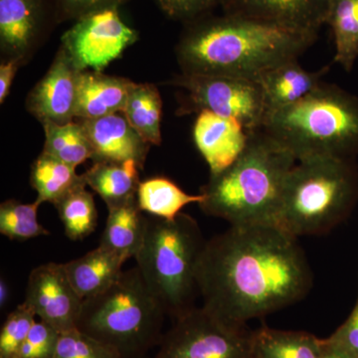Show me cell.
<instances>
[{
  "label": "cell",
  "mask_w": 358,
  "mask_h": 358,
  "mask_svg": "<svg viewBox=\"0 0 358 358\" xmlns=\"http://www.w3.org/2000/svg\"><path fill=\"white\" fill-rule=\"evenodd\" d=\"M202 308L246 324L307 296L313 274L296 238L272 224L230 226L206 241L196 272Z\"/></svg>",
  "instance_id": "6da1fadb"
},
{
  "label": "cell",
  "mask_w": 358,
  "mask_h": 358,
  "mask_svg": "<svg viewBox=\"0 0 358 358\" xmlns=\"http://www.w3.org/2000/svg\"><path fill=\"white\" fill-rule=\"evenodd\" d=\"M176 47L181 73L258 81L267 71L298 60L317 35L242 16H203L185 24Z\"/></svg>",
  "instance_id": "7a4b0ae2"
},
{
  "label": "cell",
  "mask_w": 358,
  "mask_h": 358,
  "mask_svg": "<svg viewBox=\"0 0 358 358\" xmlns=\"http://www.w3.org/2000/svg\"><path fill=\"white\" fill-rule=\"evenodd\" d=\"M296 164V157L263 129L249 134L236 162L210 176L201 188L200 209L230 226L274 225L285 181Z\"/></svg>",
  "instance_id": "3957f363"
},
{
  "label": "cell",
  "mask_w": 358,
  "mask_h": 358,
  "mask_svg": "<svg viewBox=\"0 0 358 358\" xmlns=\"http://www.w3.org/2000/svg\"><path fill=\"white\" fill-rule=\"evenodd\" d=\"M206 241L197 221L180 213L173 220L148 215L136 267L143 281L173 320L195 308L196 272Z\"/></svg>",
  "instance_id": "277c9868"
},
{
  "label": "cell",
  "mask_w": 358,
  "mask_h": 358,
  "mask_svg": "<svg viewBox=\"0 0 358 358\" xmlns=\"http://www.w3.org/2000/svg\"><path fill=\"white\" fill-rule=\"evenodd\" d=\"M262 129L296 162L343 159L358 143V107L343 92L322 83L299 102L268 115Z\"/></svg>",
  "instance_id": "5b68a950"
},
{
  "label": "cell",
  "mask_w": 358,
  "mask_h": 358,
  "mask_svg": "<svg viewBox=\"0 0 358 358\" xmlns=\"http://www.w3.org/2000/svg\"><path fill=\"white\" fill-rule=\"evenodd\" d=\"M166 315L134 267L122 271L102 293L84 300L78 327L114 346L122 358H134L160 343Z\"/></svg>",
  "instance_id": "8992f818"
},
{
  "label": "cell",
  "mask_w": 358,
  "mask_h": 358,
  "mask_svg": "<svg viewBox=\"0 0 358 358\" xmlns=\"http://www.w3.org/2000/svg\"><path fill=\"white\" fill-rule=\"evenodd\" d=\"M350 194L345 159L296 162L285 181L274 225L296 238L324 234L343 213Z\"/></svg>",
  "instance_id": "52a82bcc"
},
{
  "label": "cell",
  "mask_w": 358,
  "mask_h": 358,
  "mask_svg": "<svg viewBox=\"0 0 358 358\" xmlns=\"http://www.w3.org/2000/svg\"><path fill=\"white\" fill-rule=\"evenodd\" d=\"M169 84L183 90L179 115L209 110L233 117L243 124L247 133L262 129L267 110L260 84L253 80L181 73Z\"/></svg>",
  "instance_id": "ba28073f"
},
{
  "label": "cell",
  "mask_w": 358,
  "mask_h": 358,
  "mask_svg": "<svg viewBox=\"0 0 358 358\" xmlns=\"http://www.w3.org/2000/svg\"><path fill=\"white\" fill-rule=\"evenodd\" d=\"M155 358H252V331L195 307L174 320Z\"/></svg>",
  "instance_id": "9c48e42d"
},
{
  "label": "cell",
  "mask_w": 358,
  "mask_h": 358,
  "mask_svg": "<svg viewBox=\"0 0 358 358\" xmlns=\"http://www.w3.org/2000/svg\"><path fill=\"white\" fill-rule=\"evenodd\" d=\"M138 40V32L122 20L119 9H108L75 21L60 46L78 69L103 72Z\"/></svg>",
  "instance_id": "30bf717a"
},
{
  "label": "cell",
  "mask_w": 358,
  "mask_h": 358,
  "mask_svg": "<svg viewBox=\"0 0 358 358\" xmlns=\"http://www.w3.org/2000/svg\"><path fill=\"white\" fill-rule=\"evenodd\" d=\"M57 22L55 0H0L2 60L27 64Z\"/></svg>",
  "instance_id": "8fae6325"
},
{
  "label": "cell",
  "mask_w": 358,
  "mask_h": 358,
  "mask_svg": "<svg viewBox=\"0 0 358 358\" xmlns=\"http://www.w3.org/2000/svg\"><path fill=\"white\" fill-rule=\"evenodd\" d=\"M24 301L40 320L63 333L78 327L84 300L71 284L64 265L52 262L33 268Z\"/></svg>",
  "instance_id": "7c38bea8"
},
{
  "label": "cell",
  "mask_w": 358,
  "mask_h": 358,
  "mask_svg": "<svg viewBox=\"0 0 358 358\" xmlns=\"http://www.w3.org/2000/svg\"><path fill=\"white\" fill-rule=\"evenodd\" d=\"M83 71L78 69L62 46L46 74L26 99V109L41 124H65L76 120L78 87Z\"/></svg>",
  "instance_id": "4fadbf2b"
},
{
  "label": "cell",
  "mask_w": 358,
  "mask_h": 358,
  "mask_svg": "<svg viewBox=\"0 0 358 358\" xmlns=\"http://www.w3.org/2000/svg\"><path fill=\"white\" fill-rule=\"evenodd\" d=\"M224 11L296 31L317 35L329 0H220Z\"/></svg>",
  "instance_id": "5bb4252c"
},
{
  "label": "cell",
  "mask_w": 358,
  "mask_h": 358,
  "mask_svg": "<svg viewBox=\"0 0 358 358\" xmlns=\"http://www.w3.org/2000/svg\"><path fill=\"white\" fill-rule=\"evenodd\" d=\"M77 121L83 127L93 148L94 162L134 160L143 169L150 145L134 131L122 112Z\"/></svg>",
  "instance_id": "9a60e30c"
},
{
  "label": "cell",
  "mask_w": 358,
  "mask_h": 358,
  "mask_svg": "<svg viewBox=\"0 0 358 358\" xmlns=\"http://www.w3.org/2000/svg\"><path fill=\"white\" fill-rule=\"evenodd\" d=\"M193 138L211 176H216L236 162L246 148L249 134L236 119L202 110L195 121Z\"/></svg>",
  "instance_id": "2e32d148"
},
{
  "label": "cell",
  "mask_w": 358,
  "mask_h": 358,
  "mask_svg": "<svg viewBox=\"0 0 358 358\" xmlns=\"http://www.w3.org/2000/svg\"><path fill=\"white\" fill-rule=\"evenodd\" d=\"M134 82L87 70L81 73L78 87L76 120H92L121 113Z\"/></svg>",
  "instance_id": "e0dca14e"
},
{
  "label": "cell",
  "mask_w": 358,
  "mask_h": 358,
  "mask_svg": "<svg viewBox=\"0 0 358 358\" xmlns=\"http://www.w3.org/2000/svg\"><path fill=\"white\" fill-rule=\"evenodd\" d=\"M327 69L310 72L298 60H292L264 73L257 82L262 88L267 115L299 102L315 91L322 84V78Z\"/></svg>",
  "instance_id": "ac0fdd59"
},
{
  "label": "cell",
  "mask_w": 358,
  "mask_h": 358,
  "mask_svg": "<svg viewBox=\"0 0 358 358\" xmlns=\"http://www.w3.org/2000/svg\"><path fill=\"white\" fill-rule=\"evenodd\" d=\"M126 260L99 245L84 256L64 263L66 274L83 300L109 288L122 273Z\"/></svg>",
  "instance_id": "d6986e66"
},
{
  "label": "cell",
  "mask_w": 358,
  "mask_h": 358,
  "mask_svg": "<svg viewBox=\"0 0 358 358\" xmlns=\"http://www.w3.org/2000/svg\"><path fill=\"white\" fill-rule=\"evenodd\" d=\"M138 169L134 160L96 162L82 176L87 186L98 193L110 208L136 200L141 182Z\"/></svg>",
  "instance_id": "ffe728a7"
},
{
  "label": "cell",
  "mask_w": 358,
  "mask_h": 358,
  "mask_svg": "<svg viewBox=\"0 0 358 358\" xmlns=\"http://www.w3.org/2000/svg\"><path fill=\"white\" fill-rule=\"evenodd\" d=\"M107 222L100 246L124 260L136 258L145 240L148 216L138 207V200L108 208Z\"/></svg>",
  "instance_id": "44dd1931"
},
{
  "label": "cell",
  "mask_w": 358,
  "mask_h": 358,
  "mask_svg": "<svg viewBox=\"0 0 358 358\" xmlns=\"http://www.w3.org/2000/svg\"><path fill=\"white\" fill-rule=\"evenodd\" d=\"M322 339L305 331L262 327L252 331V358H320Z\"/></svg>",
  "instance_id": "7402d4cb"
},
{
  "label": "cell",
  "mask_w": 358,
  "mask_h": 358,
  "mask_svg": "<svg viewBox=\"0 0 358 358\" xmlns=\"http://www.w3.org/2000/svg\"><path fill=\"white\" fill-rule=\"evenodd\" d=\"M122 113L143 140L150 145H162V100L155 85L134 83Z\"/></svg>",
  "instance_id": "603a6c76"
},
{
  "label": "cell",
  "mask_w": 358,
  "mask_h": 358,
  "mask_svg": "<svg viewBox=\"0 0 358 358\" xmlns=\"http://www.w3.org/2000/svg\"><path fill=\"white\" fill-rule=\"evenodd\" d=\"M202 199L201 193L188 194L166 178H152L141 181L136 195L141 211L166 220H173L186 205L201 203Z\"/></svg>",
  "instance_id": "cb8c5ba5"
},
{
  "label": "cell",
  "mask_w": 358,
  "mask_h": 358,
  "mask_svg": "<svg viewBox=\"0 0 358 358\" xmlns=\"http://www.w3.org/2000/svg\"><path fill=\"white\" fill-rule=\"evenodd\" d=\"M85 182L76 169L41 152L30 171V185L37 192V201L55 204L73 188Z\"/></svg>",
  "instance_id": "d4e9b609"
},
{
  "label": "cell",
  "mask_w": 358,
  "mask_h": 358,
  "mask_svg": "<svg viewBox=\"0 0 358 358\" xmlns=\"http://www.w3.org/2000/svg\"><path fill=\"white\" fill-rule=\"evenodd\" d=\"M326 24L334 34V61L352 70L358 56V0H329Z\"/></svg>",
  "instance_id": "484cf974"
},
{
  "label": "cell",
  "mask_w": 358,
  "mask_h": 358,
  "mask_svg": "<svg viewBox=\"0 0 358 358\" xmlns=\"http://www.w3.org/2000/svg\"><path fill=\"white\" fill-rule=\"evenodd\" d=\"M44 154L76 167L93 159L94 152L88 136L77 120L65 124L44 122Z\"/></svg>",
  "instance_id": "4316f807"
},
{
  "label": "cell",
  "mask_w": 358,
  "mask_h": 358,
  "mask_svg": "<svg viewBox=\"0 0 358 358\" xmlns=\"http://www.w3.org/2000/svg\"><path fill=\"white\" fill-rule=\"evenodd\" d=\"M86 187V182L81 183L54 204L64 226L66 236L72 241H81L88 237L98 223L95 200Z\"/></svg>",
  "instance_id": "83f0119b"
},
{
  "label": "cell",
  "mask_w": 358,
  "mask_h": 358,
  "mask_svg": "<svg viewBox=\"0 0 358 358\" xmlns=\"http://www.w3.org/2000/svg\"><path fill=\"white\" fill-rule=\"evenodd\" d=\"M37 200L33 203H22L8 199L0 205V233L10 240L26 241L32 238L50 234L38 221Z\"/></svg>",
  "instance_id": "f1b7e54d"
},
{
  "label": "cell",
  "mask_w": 358,
  "mask_h": 358,
  "mask_svg": "<svg viewBox=\"0 0 358 358\" xmlns=\"http://www.w3.org/2000/svg\"><path fill=\"white\" fill-rule=\"evenodd\" d=\"M53 358H122L114 346L81 331L79 327L59 334Z\"/></svg>",
  "instance_id": "f546056e"
},
{
  "label": "cell",
  "mask_w": 358,
  "mask_h": 358,
  "mask_svg": "<svg viewBox=\"0 0 358 358\" xmlns=\"http://www.w3.org/2000/svg\"><path fill=\"white\" fill-rule=\"evenodd\" d=\"M35 322L36 315L25 301L7 315L0 333V358H15Z\"/></svg>",
  "instance_id": "4dcf8cb0"
},
{
  "label": "cell",
  "mask_w": 358,
  "mask_h": 358,
  "mask_svg": "<svg viewBox=\"0 0 358 358\" xmlns=\"http://www.w3.org/2000/svg\"><path fill=\"white\" fill-rule=\"evenodd\" d=\"M59 334L43 320L35 322L15 358H53Z\"/></svg>",
  "instance_id": "1f68e13d"
},
{
  "label": "cell",
  "mask_w": 358,
  "mask_h": 358,
  "mask_svg": "<svg viewBox=\"0 0 358 358\" xmlns=\"http://www.w3.org/2000/svg\"><path fill=\"white\" fill-rule=\"evenodd\" d=\"M162 13L180 22H192L203 17L220 0H155Z\"/></svg>",
  "instance_id": "d6a6232c"
},
{
  "label": "cell",
  "mask_w": 358,
  "mask_h": 358,
  "mask_svg": "<svg viewBox=\"0 0 358 358\" xmlns=\"http://www.w3.org/2000/svg\"><path fill=\"white\" fill-rule=\"evenodd\" d=\"M131 0H55L59 22L78 20L108 9H120Z\"/></svg>",
  "instance_id": "836d02e7"
},
{
  "label": "cell",
  "mask_w": 358,
  "mask_h": 358,
  "mask_svg": "<svg viewBox=\"0 0 358 358\" xmlns=\"http://www.w3.org/2000/svg\"><path fill=\"white\" fill-rule=\"evenodd\" d=\"M352 358H358V303L350 319L329 338Z\"/></svg>",
  "instance_id": "e575fe53"
},
{
  "label": "cell",
  "mask_w": 358,
  "mask_h": 358,
  "mask_svg": "<svg viewBox=\"0 0 358 358\" xmlns=\"http://www.w3.org/2000/svg\"><path fill=\"white\" fill-rule=\"evenodd\" d=\"M23 65L24 64L21 61L15 60V59L1 61V64H0V103L6 102L16 73Z\"/></svg>",
  "instance_id": "d590c367"
},
{
  "label": "cell",
  "mask_w": 358,
  "mask_h": 358,
  "mask_svg": "<svg viewBox=\"0 0 358 358\" xmlns=\"http://www.w3.org/2000/svg\"><path fill=\"white\" fill-rule=\"evenodd\" d=\"M320 358H352L329 338L322 339Z\"/></svg>",
  "instance_id": "8d00e7d4"
},
{
  "label": "cell",
  "mask_w": 358,
  "mask_h": 358,
  "mask_svg": "<svg viewBox=\"0 0 358 358\" xmlns=\"http://www.w3.org/2000/svg\"><path fill=\"white\" fill-rule=\"evenodd\" d=\"M8 296V286H7L6 282L1 279V281H0V306H1V308L6 305Z\"/></svg>",
  "instance_id": "74e56055"
}]
</instances>
